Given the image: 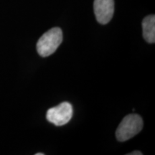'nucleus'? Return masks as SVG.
<instances>
[{
	"instance_id": "nucleus-1",
	"label": "nucleus",
	"mask_w": 155,
	"mask_h": 155,
	"mask_svg": "<svg viewBox=\"0 0 155 155\" xmlns=\"http://www.w3.org/2000/svg\"><path fill=\"white\" fill-rule=\"evenodd\" d=\"M63 42V32L59 28H53L42 35L37 42V51L42 57H48L56 51Z\"/></svg>"
},
{
	"instance_id": "nucleus-2",
	"label": "nucleus",
	"mask_w": 155,
	"mask_h": 155,
	"mask_svg": "<svg viewBox=\"0 0 155 155\" xmlns=\"http://www.w3.org/2000/svg\"><path fill=\"white\" fill-rule=\"evenodd\" d=\"M143 120L138 114H129L125 116L116 131L118 141H126L132 138L141 131Z\"/></svg>"
},
{
	"instance_id": "nucleus-3",
	"label": "nucleus",
	"mask_w": 155,
	"mask_h": 155,
	"mask_svg": "<svg viewBox=\"0 0 155 155\" xmlns=\"http://www.w3.org/2000/svg\"><path fill=\"white\" fill-rule=\"evenodd\" d=\"M72 116L73 106L68 102H63L50 108L46 114L48 121L57 127L66 124L71 121Z\"/></svg>"
},
{
	"instance_id": "nucleus-4",
	"label": "nucleus",
	"mask_w": 155,
	"mask_h": 155,
	"mask_svg": "<svg viewBox=\"0 0 155 155\" xmlns=\"http://www.w3.org/2000/svg\"><path fill=\"white\" fill-rule=\"evenodd\" d=\"M94 10L98 22L107 24L113 17L114 0H94Z\"/></svg>"
},
{
	"instance_id": "nucleus-5",
	"label": "nucleus",
	"mask_w": 155,
	"mask_h": 155,
	"mask_svg": "<svg viewBox=\"0 0 155 155\" xmlns=\"http://www.w3.org/2000/svg\"><path fill=\"white\" fill-rule=\"evenodd\" d=\"M142 30L144 39L149 43L155 42V16L149 15L142 21Z\"/></svg>"
},
{
	"instance_id": "nucleus-6",
	"label": "nucleus",
	"mask_w": 155,
	"mask_h": 155,
	"mask_svg": "<svg viewBox=\"0 0 155 155\" xmlns=\"http://www.w3.org/2000/svg\"><path fill=\"white\" fill-rule=\"evenodd\" d=\"M127 155H142V152L140 151H134V152L131 153H128Z\"/></svg>"
},
{
	"instance_id": "nucleus-7",
	"label": "nucleus",
	"mask_w": 155,
	"mask_h": 155,
	"mask_svg": "<svg viewBox=\"0 0 155 155\" xmlns=\"http://www.w3.org/2000/svg\"><path fill=\"white\" fill-rule=\"evenodd\" d=\"M44 153H36L35 155H44Z\"/></svg>"
}]
</instances>
